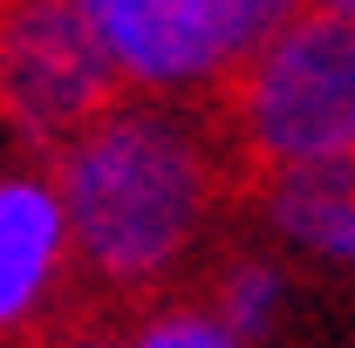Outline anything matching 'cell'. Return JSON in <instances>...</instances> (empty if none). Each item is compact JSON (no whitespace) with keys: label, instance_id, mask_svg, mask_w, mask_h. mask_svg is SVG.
<instances>
[{"label":"cell","instance_id":"1","mask_svg":"<svg viewBox=\"0 0 355 348\" xmlns=\"http://www.w3.org/2000/svg\"><path fill=\"white\" fill-rule=\"evenodd\" d=\"M76 280L110 301H164L225 246L239 157L212 103L116 89L48 150Z\"/></svg>","mask_w":355,"mask_h":348},{"label":"cell","instance_id":"2","mask_svg":"<svg viewBox=\"0 0 355 348\" xmlns=\"http://www.w3.org/2000/svg\"><path fill=\"white\" fill-rule=\"evenodd\" d=\"M239 171L355 164V14L301 7L212 96Z\"/></svg>","mask_w":355,"mask_h":348},{"label":"cell","instance_id":"3","mask_svg":"<svg viewBox=\"0 0 355 348\" xmlns=\"http://www.w3.org/2000/svg\"><path fill=\"white\" fill-rule=\"evenodd\" d=\"M308 0H76L116 89L212 103L253 48Z\"/></svg>","mask_w":355,"mask_h":348},{"label":"cell","instance_id":"4","mask_svg":"<svg viewBox=\"0 0 355 348\" xmlns=\"http://www.w3.org/2000/svg\"><path fill=\"white\" fill-rule=\"evenodd\" d=\"M116 96L76 0H0V143L48 157Z\"/></svg>","mask_w":355,"mask_h":348},{"label":"cell","instance_id":"5","mask_svg":"<svg viewBox=\"0 0 355 348\" xmlns=\"http://www.w3.org/2000/svg\"><path fill=\"white\" fill-rule=\"evenodd\" d=\"M76 287L83 280L48 157L0 143V348L48 335Z\"/></svg>","mask_w":355,"mask_h":348},{"label":"cell","instance_id":"6","mask_svg":"<svg viewBox=\"0 0 355 348\" xmlns=\"http://www.w3.org/2000/svg\"><path fill=\"white\" fill-rule=\"evenodd\" d=\"M253 232L287 266L355 260V164H301V171H253Z\"/></svg>","mask_w":355,"mask_h":348},{"label":"cell","instance_id":"7","mask_svg":"<svg viewBox=\"0 0 355 348\" xmlns=\"http://www.w3.org/2000/svg\"><path fill=\"white\" fill-rule=\"evenodd\" d=\"M205 314L219 321L225 335H239L246 348H260L287 314H294V266L280 260L273 246H219L205 260Z\"/></svg>","mask_w":355,"mask_h":348},{"label":"cell","instance_id":"8","mask_svg":"<svg viewBox=\"0 0 355 348\" xmlns=\"http://www.w3.org/2000/svg\"><path fill=\"white\" fill-rule=\"evenodd\" d=\"M123 335H130V348H246L239 335H225L219 321L205 314V301H184V294L144 301V314Z\"/></svg>","mask_w":355,"mask_h":348},{"label":"cell","instance_id":"9","mask_svg":"<svg viewBox=\"0 0 355 348\" xmlns=\"http://www.w3.org/2000/svg\"><path fill=\"white\" fill-rule=\"evenodd\" d=\"M42 348H130V335L110 321H69V328H48Z\"/></svg>","mask_w":355,"mask_h":348},{"label":"cell","instance_id":"10","mask_svg":"<svg viewBox=\"0 0 355 348\" xmlns=\"http://www.w3.org/2000/svg\"><path fill=\"white\" fill-rule=\"evenodd\" d=\"M308 7H328V14H355V0H308Z\"/></svg>","mask_w":355,"mask_h":348}]
</instances>
